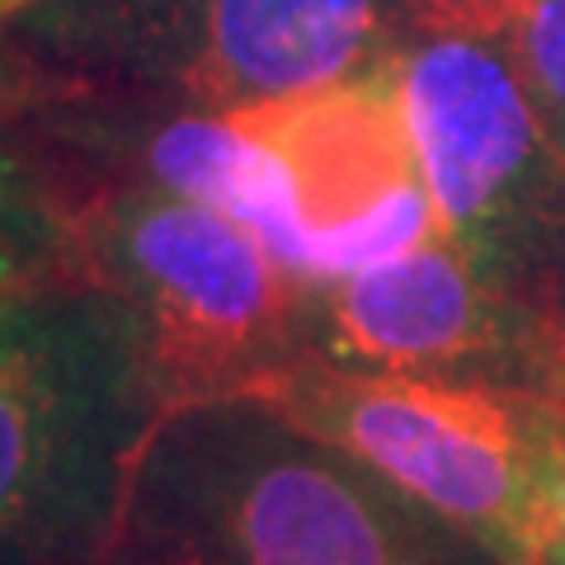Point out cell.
Returning a JSON list of instances; mask_svg holds the SVG:
<instances>
[{
    "label": "cell",
    "instance_id": "cell-5",
    "mask_svg": "<svg viewBox=\"0 0 565 565\" xmlns=\"http://www.w3.org/2000/svg\"><path fill=\"white\" fill-rule=\"evenodd\" d=\"M259 141L250 232L302 282H330L438 236V212L377 62L326 90L232 109Z\"/></svg>",
    "mask_w": 565,
    "mask_h": 565
},
{
    "label": "cell",
    "instance_id": "cell-9",
    "mask_svg": "<svg viewBox=\"0 0 565 565\" xmlns=\"http://www.w3.org/2000/svg\"><path fill=\"white\" fill-rule=\"evenodd\" d=\"M405 14L481 29L514 66L546 141L565 161V0H401Z\"/></svg>",
    "mask_w": 565,
    "mask_h": 565
},
{
    "label": "cell",
    "instance_id": "cell-2",
    "mask_svg": "<svg viewBox=\"0 0 565 565\" xmlns=\"http://www.w3.org/2000/svg\"><path fill=\"white\" fill-rule=\"evenodd\" d=\"M66 226L76 269L128 326L151 424L245 401L311 353V288L226 212L118 184L66 207Z\"/></svg>",
    "mask_w": 565,
    "mask_h": 565
},
{
    "label": "cell",
    "instance_id": "cell-10",
    "mask_svg": "<svg viewBox=\"0 0 565 565\" xmlns=\"http://www.w3.org/2000/svg\"><path fill=\"white\" fill-rule=\"evenodd\" d=\"M76 269L66 207L0 156V302L39 297Z\"/></svg>",
    "mask_w": 565,
    "mask_h": 565
},
{
    "label": "cell",
    "instance_id": "cell-6",
    "mask_svg": "<svg viewBox=\"0 0 565 565\" xmlns=\"http://www.w3.org/2000/svg\"><path fill=\"white\" fill-rule=\"evenodd\" d=\"M307 288L311 353L330 363L565 392V344L444 236Z\"/></svg>",
    "mask_w": 565,
    "mask_h": 565
},
{
    "label": "cell",
    "instance_id": "cell-1",
    "mask_svg": "<svg viewBox=\"0 0 565 565\" xmlns=\"http://www.w3.org/2000/svg\"><path fill=\"white\" fill-rule=\"evenodd\" d=\"M405 500L250 401L156 419L128 462V565H444Z\"/></svg>",
    "mask_w": 565,
    "mask_h": 565
},
{
    "label": "cell",
    "instance_id": "cell-11",
    "mask_svg": "<svg viewBox=\"0 0 565 565\" xmlns=\"http://www.w3.org/2000/svg\"><path fill=\"white\" fill-rule=\"evenodd\" d=\"M542 546H546V565H565V401H561V424L552 444V471H546Z\"/></svg>",
    "mask_w": 565,
    "mask_h": 565
},
{
    "label": "cell",
    "instance_id": "cell-4",
    "mask_svg": "<svg viewBox=\"0 0 565 565\" xmlns=\"http://www.w3.org/2000/svg\"><path fill=\"white\" fill-rule=\"evenodd\" d=\"M382 66L438 236L565 344V161L509 57L471 24L405 14Z\"/></svg>",
    "mask_w": 565,
    "mask_h": 565
},
{
    "label": "cell",
    "instance_id": "cell-3",
    "mask_svg": "<svg viewBox=\"0 0 565 565\" xmlns=\"http://www.w3.org/2000/svg\"><path fill=\"white\" fill-rule=\"evenodd\" d=\"M349 457L500 565H546L542 509L565 392L419 377L307 353L245 396Z\"/></svg>",
    "mask_w": 565,
    "mask_h": 565
},
{
    "label": "cell",
    "instance_id": "cell-12",
    "mask_svg": "<svg viewBox=\"0 0 565 565\" xmlns=\"http://www.w3.org/2000/svg\"><path fill=\"white\" fill-rule=\"evenodd\" d=\"M20 6H24V0H0V20H6V14H14Z\"/></svg>",
    "mask_w": 565,
    "mask_h": 565
},
{
    "label": "cell",
    "instance_id": "cell-8",
    "mask_svg": "<svg viewBox=\"0 0 565 565\" xmlns=\"http://www.w3.org/2000/svg\"><path fill=\"white\" fill-rule=\"evenodd\" d=\"M104 297V292H99ZM24 302V297H20ZM147 396L118 307L0 316V546H20L95 467L122 396ZM151 401V396H147Z\"/></svg>",
    "mask_w": 565,
    "mask_h": 565
},
{
    "label": "cell",
    "instance_id": "cell-7",
    "mask_svg": "<svg viewBox=\"0 0 565 565\" xmlns=\"http://www.w3.org/2000/svg\"><path fill=\"white\" fill-rule=\"evenodd\" d=\"M392 0H109L132 29L109 39L203 109L326 90L373 71L396 39ZM401 6V0H396Z\"/></svg>",
    "mask_w": 565,
    "mask_h": 565
},
{
    "label": "cell",
    "instance_id": "cell-13",
    "mask_svg": "<svg viewBox=\"0 0 565 565\" xmlns=\"http://www.w3.org/2000/svg\"><path fill=\"white\" fill-rule=\"evenodd\" d=\"M10 302H20V297H10ZM10 302H0V316H6V307H10Z\"/></svg>",
    "mask_w": 565,
    "mask_h": 565
}]
</instances>
